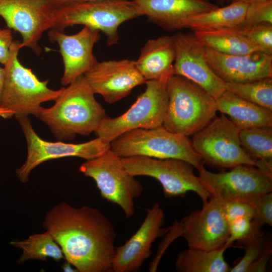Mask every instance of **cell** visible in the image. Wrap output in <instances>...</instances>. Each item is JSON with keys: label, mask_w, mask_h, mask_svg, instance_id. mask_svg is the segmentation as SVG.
Here are the masks:
<instances>
[{"label": "cell", "mask_w": 272, "mask_h": 272, "mask_svg": "<svg viewBox=\"0 0 272 272\" xmlns=\"http://www.w3.org/2000/svg\"><path fill=\"white\" fill-rule=\"evenodd\" d=\"M254 209L253 222L258 228H261L265 224L272 226V193L263 194L256 199L252 203Z\"/></svg>", "instance_id": "d6a6232c"}, {"label": "cell", "mask_w": 272, "mask_h": 272, "mask_svg": "<svg viewBox=\"0 0 272 272\" xmlns=\"http://www.w3.org/2000/svg\"><path fill=\"white\" fill-rule=\"evenodd\" d=\"M197 170L210 198L221 202L241 200L252 204L258 197L272 191V176L253 165H239L229 171L213 173L203 165Z\"/></svg>", "instance_id": "8fae6325"}, {"label": "cell", "mask_w": 272, "mask_h": 272, "mask_svg": "<svg viewBox=\"0 0 272 272\" xmlns=\"http://www.w3.org/2000/svg\"><path fill=\"white\" fill-rule=\"evenodd\" d=\"M228 224L229 236L226 244L230 247L236 241L241 243L254 235L262 233L261 228L257 227L250 218H239Z\"/></svg>", "instance_id": "1f68e13d"}, {"label": "cell", "mask_w": 272, "mask_h": 272, "mask_svg": "<svg viewBox=\"0 0 272 272\" xmlns=\"http://www.w3.org/2000/svg\"><path fill=\"white\" fill-rule=\"evenodd\" d=\"M14 115V114L12 111L0 106V117L8 118H11Z\"/></svg>", "instance_id": "74e56055"}, {"label": "cell", "mask_w": 272, "mask_h": 272, "mask_svg": "<svg viewBox=\"0 0 272 272\" xmlns=\"http://www.w3.org/2000/svg\"><path fill=\"white\" fill-rule=\"evenodd\" d=\"M222 203L224 214L228 224L241 217L253 219L254 209L251 203L241 200H233Z\"/></svg>", "instance_id": "836d02e7"}, {"label": "cell", "mask_w": 272, "mask_h": 272, "mask_svg": "<svg viewBox=\"0 0 272 272\" xmlns=\"http://www.w3.org/2000/svg\"><path fill=\"white\" fill-rule=\"evenodd\" d=\"M143 16L132 0H96L59 4L55 10L54 29L63 31L82 25L102 32L107 44L119 40L118 27L123 22Z\"/></svg>", "instance_id": "277c9868"}, {"label": "cell", "mask_w": 272, "mask_h": 272, "mask_svg": "<svg viewBox=\"0 0 272 272\" xmlns=\"http://www.w3.org/2000/svg\"><path fill=\"white\" fill-rule=\"evenodd\" d=\"M250 1L251 0H232V2H237V1Z\"/></svg>", "instance_id": "b9f144b4"}, {"label": "cell", "mask_w": 272, "mask_h": 272, "mask_svg": "<svg viewBox=\"0 0 272 272\" xmlns=\"http://www.w3.org/2000/svg\"><path fill=\"white\" fill-rule=\"evenodd\" d=\"M79 170L95 181L102 197L120 207L126 218L133 215L134 199L142 195L144 188L127 171L121 158L110 149L99 157L86 160Z\"/></svg>", "instance_id": "ba28073f"}, {"label": "cell", "mask_w": 272, "mask_h": 272, "mask_svg": "<svg viewBox=\"0 0 272 272\" xmlns=\"http://www.w3.org/2000/svg\"><path fill=\"white\" fill-rule=\"evenodd\" d=\"M99 31L84 26L78 33L67 35L63 31L51 29L48 37L58 44L64 65L61 84L67 86L84 75L98 61L93 47L100 37Z\"/></svg>", "instance_id": "ac0fdd59"}, {"label": "cell", "mask_w": 272, "mask_h": 272, "mask_svg": "<svg viewBox=\"0 0 272 272\" xmlns=\"http://www.w3.org/2000/svg\"><path fill=\"white\" fill-rule=\"evenodd\" d=\"M217 3L220 5H223L225 3H231L232 0H216Z\"/></svg>", "instance_id": "60d3db41"}, {"label": "cell", "mask_w": 272, "mask_h": 272, "mask_svg": "<svg viewBox=\"0 0 272 272\" xmlns=\"http://www.w3.org/2000/svg\"><path fill=\"white\" fill-rule=\"evenodd\" d=\"M5 80V69L4 67L0 66V103L1 100V97L2 94V91Z\"/></svg>", "instance_id": "f35d334b"}, {"label": "cell", "mask_w": 272, "mask_h": 272, "mask_svg": "<svg viewBox=\"0 0 272 272\" xmlns=\"http://www.w3.org/2000/svg\"><path fill=\"white\" fill-rule=\"evenodd\" d=\"M240 130L222 114L192 135L193 148L204 164L213 167L231 169L243 164L255 166L256 161L241 145Z\"/></svg>", "instance_id": "30bf717a"}, {"label": "cell", "mask_w": 272, "mask_h": 272, "mask_svg": "<svg viewBox=\"0 0 272 272\" xmlns=\"http://www.w3.org/2000/svg\"><path fill=\"white\" fill-rule=\"evenodd\" d=\"M18 121L27 145L25 162L16 172L17 178L23 183L28 181L32 171L44 162L69 157H77L88 160L101 156L110 148V143L99 137L80 144L46 141L37 134L29 117L20 118Z\"/></svg>", "instance_id": "7c38bea8"}, {"label": "cell", "mask_w": 272, "mask_h": 272, "mask_svg": "<svg viewBox=\"0 0 272 272\" xmlns=\"http://www.w3.org/2000/svg\"><path fill=\"white\" fill-rule=\"evenodd\" d=\"M58 5L54 0H0V16L20 34L22 48L39 55V41L46 30L54 27Z\"/></svg>", "instance_id": "4fadbf2b"}, {"label": "cell", "mask_w": 272, "mask_h": 272, "mask_svg": "<svg viewBox=\"0 0 272 272\" xmlns=\"http://www.w3.org/2000/svg\"><path fill=\"white\" fill-rule=\"evenodd\" d=\"M132 1L150 22L169 31L185 28L192 17L219 7L208 0Z\"/></svg>", "instance_id": "ffe728a7"}, {"label": "cell", "mask_w": 272, "mask_h": 272, "mask_svg": "<svg viewBox=\"0 0 272 272\" xmlns=\"http://www.w3.org/2000/svg\"><path fill=\"white\" fill-rule=\"evenodd\" d=\"M168 79L147 81L145 92L128 110L118 117L107 116L101 121L94 132L96 137L110 143L129 130L162 126L168 103L166 89Z\"/></svg>", "instance_id": "52a82bcc"}, {"label": "cell", "mask_w": 272, "mask_h": 272, "mask_svg": "<svg viewBox=\"0 0 272 272\" xmlns=\"http://www.w3.org/2000/svg\"><path fill=\"white\" fill-rule=\"evenodd\" d=\"M165 215L156 202L147 211V215L137 231L123 245L116 247L111 271L135 272L152 254V244L167 233L163 228Z\"/></svg>", "instance_id": "e0dca14e"}, {"label": "cell", "mask_w": 272, "mask_h": 272, "mask_svg": "<svg viewBox=\"0 0 272 272\" xmlns=\"http://www.w3.org/2000/svg\"><path fill=\"white\" fill-rule=\"evenodd\" d=\"M216 100L218 111L228 115L240 129L272 127V110L247 101L226 90Z\"/></svg>", "instance_id": "7402d4cb"}, {"label": "cell", "mask_w": 272, "mask_h": 272, "mask_svg": "<svg viewBox=\"0 0 272 272\" xmlns=\"http://www.w3.org/2000/svg\"><path fill=\"white\" fill-rule=\"evenodd\" d=\"M271 246L269 244L262 254L252 264L248 272L265 271L267 264L271 255Z\"/></svg>", "instance_id": "d590c367"}, {"label": "cell", "mask_w": 272, "mask_h": 272, "mask_svg": "<svg viewBox=\"0 0 272 272\" xmlns=\"http://www.w3.org/2000/svg\"><path fill=\"white\" fill-rule=\"evenodd\" d=\"M62 268L64 272H79L78 269L67 260L62 265Z\"/></svg>", "instance_id": "8d00e7d4"}, {"label": "cell", "mask_w": 272, "mask_h": 272, "mask_svg": "<svg viewBox=\"0 0 272 272\" xmlns=\"http://www.w3.org/2000/svg\"><path fill=\"white\" fill-rule=\"evenodd\" d=\"M123 165L132 176H146L157 179L168 198L183 197L188 191L196 193L202 204L210 195L194 173V167L178 159H157L144 156L121 158Z\"/></svg>", "instance_id": "9c48e42d"}, {"label": "cell", "mask_w": 272, "mask_h": 272, "mask_svg": "<svg viewBox=\"0 0 272 272\" xmlns=\"http://www.w3.org/2000/svg\"><path fill=\"white\" fill-rule=\"evenodd\" d=\"M10 244L22 250V253L17 260L18 263H23L30 260L47 261L52 258L55 261L64 259L62 251L50 233L33 234L22 241H13Z\"/></svg>", "instance_id": "484cf974"}, {"label": "cell", "mask_w": 272, "mask_h": 272, "mask_svg": "<svg viewBox=\"0 0 272 272\" xmlns=\"http://www.w3.org/2000/svg\"><path fill=\"white\" fill-rule=\"evenodd\" d=\"M175 56L173 36L164 35L145 43L135 65L146 81L168 79L174 75Z\"/></svg>", "instance_id": "44dd1931"}, {"label": "cell", "mask_w": 272, "mask_h": 272, "mask_svg": "<svg viewBox=\"0 0 272 272\" xmlns=\"http://www.w3.org/2000/svg\"><path fill=\"white\" fill-rule=\"evenodd\" d=\"M176 222L180 236L186 240L188 248L218 249L226 243L229 236L222 203L214 198H209L201 209L191 212Z\"/></svg>", "instance_id": "5bb4252c"}, {"label": "cell", "mask_w": 272, "mask_h": 272, "mask_svg": "<svg viewBox=\"0 0 272 272\" xmlns=\"http://www.w3.org/2000/svg\"><path fill=\"white\" fill-rule=\"evenodd\" d=\"M42 226L79 272L111 271L117 234L98 209L62 202L47 213Z\"/></svg>", "instance_id": "6da1fadb"}, {"label": "cell", "mask_w": 272, "mask_h": 272, "mask_svg": "<svg viewBox=\"0 0 272 272\" xmlns=\"http://www.w3.org/2000/svg\"><path fill=\"white\" fill-rule=\"evenodd\" d=\"M94 95L82 75L63 88L52 106H41L37 117L58 139L71 140L77 134L89 135L108 116Z\"/></svg>", "instance_id": "7a4b0ae2"}, {"label": "cell", "mask_w": 272, "mask_h": 272, "mask_svg": "<svg viewBox=\"0 0 272 272\" xmlns=\"http://www.w3.org/2000/svg\"><path fill=\"white\" fill-rule=\"evenodd\" d=\"M172 36L175 51L174 75L194 82L217 99L226 90V83L209 65L206 47L193 33L180 32Z\"/></svg>", "instance_id": "9a60e30c"}, {"label": "cell", "mask_w": 272, "mask_h": 272, "mask_svg": "<svg viewBox=\"0 0 272 272\" xmlns=\"http://www.w3.org/2000/svg\"><path fill=\"white\" fill-rule=\"evenodd\" d=\"M21 42L14 40L9 58L4 65L5 80L0 106L12 111L17 119L32 115L37 117L44 102L54 100L63 88L52 90L49 80L40 81L31 69L25 67L18 58Z\"/></svg>", "instance_id": "5b68a950"}, {"label": "cell", "mask_w": 272, "mask_h": 272, "mask_svg": "<svg viewBox=\"0 0 272 272\" xmlns=\"http://www.w3.org/2000/svg\"><path fill=\"white\" fill-rule=\"evenodd\" d=\"M245 247V253L232 267L230 272H248L252 264L262 254L267 244L262 233L253 235L240 243Z\"/></svg>", "instance_id": "f546056e"}, {"label": "cell", "mask_w": 272, "mask_h": 272, "mask_svg": "<svg viewBox=\"0 0 272 272\" xmlns=\"http://www.w3.org/2000/svg\"><path fill=\"white\" fill-rule=\"evenodd\" d=\"M248 1L231 2L228 6L192 17L185 28L194 32L232 29L240 26L244 21Z\"/></svg>", "instance_id": "603a6c76"}, {"label": "cell", "mask_w": 272, "mask_h": 272, "mask_svg": "<svg viewBox=\"0 0 272 272\" xmlns=\"http://www.w3.org/2000/svg\"><path fill=\"white\" fill-rule=\"evenodd\" d=\"M239 136L242 148L250 158L255 161H272V127L240 129Z\"/></svg>", "instance_id": "4316f807"}, {"label": "cell", "mask_w": 272, "mask_h": 272, "mask_svg": "<svg viewBox=\"0 0 272 272\" xmlns=\"http://www.w3.org/2000/svg\"><path fill=\"white\" fill-rule=\"evenodd\" d=\"M235 28L256 51L272 55V24L261 23Z\"/></svg>", "instance_id": "f1b7e54d"}, {"label": "cell", "mask_w": 272, "mask_h": 272, "mask_svg": "<svg viewBox=\"0 0 272 272\" xmlns=\"http://www.w3.org/2000/svg\"><path fill=\"white\" fill-rule=\"evenodd\" d=\"M230 246L211 250L188 248L180 252L176 257L175 269L179 272H228L231 267L225 261L224 251Z\"/></svg>", "instance_id": "cb8c5ba5"}, {"label": "cell", "mask_w": 272, "mask_h": 272, "mask_svg": "<svg viewBox=\"0 0 272 272\" xmlns=\"http://www.w3.org/2000/svg\"><path fill=\"white\" fill-rule=\"evenodd\" d=\"M166 89L168 103L162 125L169 131L189 137L215 117L216 100L194 82L173 75Z\"/></svg>", "instance_id": "3957f363"}, {"label": "cell", "mask_w": 272, "mask_h": 272, "mask_svg": "<svg viewBox=\"0 0 272 272\" xmlns=\"http://www.w3.org/2000/svg\"><path fill=\"white\" fill-rule=\"evenodd\" d=\"M14 41L10 28H1L0 26V63L4 65L7 61L10 48Z\"/></svg>", "instance_id": "e575fe53"}, {"label": "cell", "mask_w": 272, "mask_h": 272, "mask_svg": "<svg viewBox=\"0 0 272 272\" xmlns=\"http://www.w3.org/2000/svg\"><path fill=\"white\" fill-rule=\"evenodd\" d=\"M84 76L94 94L113 104L129 94L146 80L138 71L135 60L128 59L97 61Z\"/></svg>", "instance_id": "2e32d148"}, {"label": "cell", "mask_w": 272, "mask_h": 272, "mask_svg": "<svg viewBox=\"0 0 272 272\" xmlns=\"http://www.w3.org/2000/svg\"><path fill=\"white\" fill-rule=\"evenodd\" d=\"M193 33L206 47L219 53L239 55L257 51L236 28Z\"/></svg>", "instance_id": "d4e9b609"}, {"label": "cell", "mask_w": 272, "mask_h": 272, "mask_svg": "<svg viewBox=\"0 0 272 272\" xmlns=\"http://www.w3.org/2000/svg\"><path fill=\"white\" fill-rule=\"evenodd\" d=\"M206 56L211 69L225 83L272 78V55L261 52L229 55L206 47Z\"/></svg>", "instance_id": "d6986e66"}, {"label": "cell", "mask_w": 272, "mask_h": 272, "mask_svg": "<svg viewBox=\"0 0 272 272\" xmlns=\"http://www.w3.org/2000/svg\"><path fill=\"white\" fill-rule=\"evenodd\" d=\"M261 23L272 24V0L249 1L244 21L240 26Z\"/></svg>", "instance_id": "4dcf8cb0"}, {"label": "cell", "mask_w": 272, "mask_h": 272, "mask_svg": "<svg viewBox=\"0 0 272 272\" xmlns=\"http://www.w3.org/2000/svg\"><path fill=\"white\" fill-rule=\"evenodd\" d=\"M58 4H63L66 3H71L74 2H83V1H96V0H54Z\"/></svg>", "instance_id": "ab89813d"}, {"label": "cell", "mask_w": 272, "mask_h": 272, "mask_svg": "<svg viewBox=\"0 0 272 272\" xmlns=\"http://www.w3.org/2000/svg\"><path fill=\"white\" fill-rule=\"evenodd\" d=\"M110 150L118 157L144 156L157 159H178L198 170L203 162L188 137L174 133L163 125L125 132L110 143Z\"/></svg>", "instance_id": "8992f818"}, {"label": "cell", "mask_w": 272, "mask_h": 272, "mask_svg": "<svg viewBox=\"0 0 272 272\" xmlns=\"http://www.w3.org/2000/svg\"><path fill=\"white\" fill-rule=\"evenodd\" d=\"M226 88L239 97L272 110V78L245 83H226Z\"/></svg>", "instance_id": "83f0119b"}]
</instances>
